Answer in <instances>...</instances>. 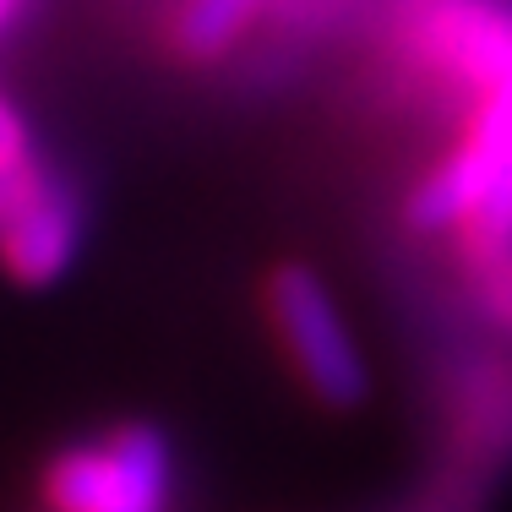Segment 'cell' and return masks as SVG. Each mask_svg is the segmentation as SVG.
Masks as SVG:
<instances>
[{"mask_svg":"<svg viewBox=\"0 0 512 512\" xmlns=\"http://www.w3.org/2000/svg\"><path fill=\"white\" fill-rule=\"evenodd\" d=\"M267 322H273L289 365L300 371V382L322 404L349 409L365 398V387H371L365 355H360L355 333L344 327V316H338L327 284L311 267H300V262L273 267V278H267Z\"/></svg>","mask_w":512,"mask_h":512,"instance_id":"6da1fadb","label":"cell"},{"mask_svg":"<svg viewBox=\"0 0 512 512\" xmlns=\"http://www.w3.org/2000/svg\"><path fill=\"white\" fill-rule=\"evenodd\" d=\"M169 485V442L153 425H120L50 463L44 502L50 512H169Z\"/></svg>","mask_w":512,"mask_h":512,"instance_id":"7a4b0ae2","label":"cell"},{"mask_svg":"<svg viewBox=\"0 0 512 512\" xmlns=\"http://www.w3.org/2000/svg\"><path fill=\"white\" fill-rule=\"evenodd\" d=\"M404 44L463 109L512 88V6L502 0H420Z\"/></svg>","mask_w":512,"mask_h":512,"instance_id":"3957f363","label":"cell"},{"mask_svg":"<svg viewBox=\"0 0 512 512\" xmlns=\"http://www.w3.org/2000/svg\"><path fill=\"white\" fill-rule=\"evenodd\" d=\"M82 240V202L71 186L39 175V164L17 180V191L0 207V262L17 284L44 289L71 267Z\"/></svg>","mask_w":512,"mask_h":512,"instance_id":"277c9868","label":"cell"},{"mask_svg":"<svg viewBox=\"0 0 512 512\" xmlns=\"http://www.w3.org/2000/svg\"><path fill=\"white\" fill-rule=\"evenodd\" d=\"M256 11H262V0H180L175 22H169V44L180 60H213L251 28Z\"/></svg>","mask_w":512,"mask_h":512,"instance_id":"5b68a950","label":"cell"},{"mask_svg":"<svg viewBox=\"0 0 512 512\" xmlns=\"http://www.w3.org/2000/svg\"><path fill=\"white\" fill-rule=\"evenodd\" d=\"M458 246L469 251V262H485V256L512 246V164L485 186V197L469 207V218L453 229Z\"/></svg>","mask_w":512,"mask_h":512,"instance_id":"8992f818","label":"cell"},{"mask_svg":"<svg viewBox=\"0 0 512 512\" xmlns=\"http://www.w3.org/2000/svg\"><path fill=\"white\" fill-rule=\"evenodd\" d=\"M474 267H480V300L491 306L496 322L512 327V246L485 256V262H474Z\"/></svg>","mask_w":512,"mask_h":512,"instance_id":"52a82bcc","label":"cell"},{"mask_svg":"<svg viewBox=\"0 0 512 512\" xmlns=\"http://www.w3.org/2000/svg\"><path fill=\"white\" fill-rule=\"evenodd\" d=\"M33 164V142H28V126L22 115L11 109V99L0 93V175H17V169Z\"/></svg>","mask_w":512,"mask_h":512,"instance_id":"ba28073f","label":"cell"},{"mask_svg":"<svg viewBox=\"0 0 512 512\" xmlns=\"http://www.w3.org/2000/svg\"><path fill=\"white\" fill-rule=\"evenodd\" d=\"M28 169H33V164H28ZM28 169H17V175H0V207H6V197H11V191H17V180L28 175Z\"/></svg>","mask_w":512,"mask_h":512,"instance_id":"9c48e42d","label":"cell"},{"mask_svg":"<svg viewBox=\"0 0 512 512\" xmlns=\"http://www.w3.org/2000/svg\"><path fill=\"white\" fill-rule=\"evenodd\" d=\"M17 6H22V0H0V28H6L11 17H17Z\"/></svg>","mask_w":512,"mask_h":512,"instance_id":"30bf717a","label":"cell"}]
</instances>
